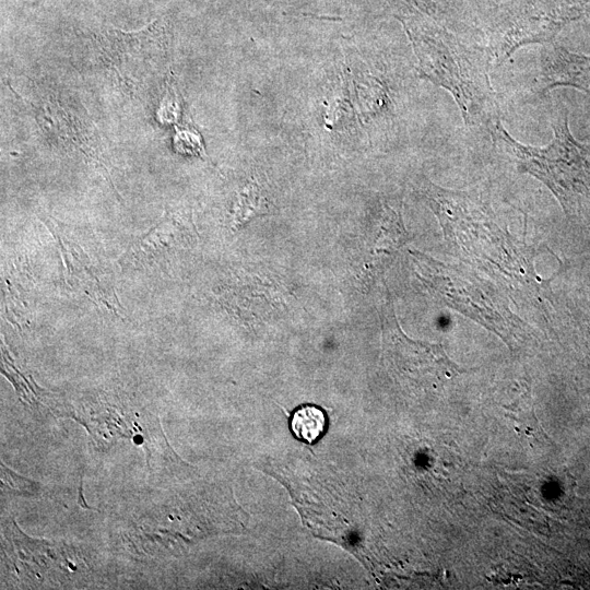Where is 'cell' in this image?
I'll return each instance as SVG.
<instances>
[{
  "label": "cell",
  "instance_id": "1",
  "mask_svg": "<svg viewBox=\"0 0 590 590\" xmlns=\"http://www.w3.org/2000/svg\"><path fill=\"white\" fill-rule=\"evenodd\" d=\"M421 194L438 217L455 252L483 268L533 307L545 309L546 282L536 275L532 256L514 243L494 220L480 194L441 188L424 180Z\"/></svg>",
  "mask_w": 590,
  "mask_h": 590
},
{
  "label": "cell",
  "instance_id": "4",
  "mask_svg": "<svg viewBox=\"0 0 590 590\" xmlns=\"http://www.w3.org/2000/svg\"><path fill=\"white\" fill-rule=\"evenodd\" d=\"M420 266L423 280L436 298L493 331L510 349L529 337L526 324L506 299L474 272L426 258Z\"/></svg>",
  "mask_w": 590,
  "mask_h": 590
},
{
  "label": "cell",
  "instance_id": "5",
  "mask_svg": "<svg viewBox=\"0 0 590 590\" xmlns=\"http://www.w3.org/2000/svg\"><path fill=\"white\" fill-rule=\"evenodd\" d=\"M169 37V21L160 17L137 32L106 30L99 35L98 45L120 83L137 94L163 74Z\"/></svg>",
  "mask_w": 590,
  "mask_h": 590
},
{
  "label": "cell",
  "instance_id": "8",
  "mask_svg": "<svg viewBox=\"0 0 590 590\" xmlns=\"http://www.w3.org/2000/svg\"><path fill=\"white\" fill-rule=\"evenodd\" d=\"M557 86H573L583 92L590 88V56L571 52L551 45L541 51L538 91L545 94Z\"/></svg>",
  "mask_w": 590,
  "mask_h": 590
},
{
  "label": "cell",
  "instance_id": "9",
  "mask_svg": "<svg viewBox=\"0 0 590 590\" xmlns=\"http://www.w3.org/2000/svg\"><path fill=\"white\" fill-rule=\"evenodd\" d=\"M327 417L322 409L314 404H302L292 414L291 430L296 438L308 444L317 441L324 433Z\"/></svg>",
  "mask_w": 590,
  "mask_h": 590
},
{
  "label": "cell",
  "instance_id": "3",
  "mask_svg": "<svg viewBox=\"0 0 590 590\" xmlns=\"http://www.w3.org/2000/svg\"><path fill=\"white\" fill-rule=\"evenodd\" d=\"M550 121L553 139L546 146L519 142L502 121L488 133L520 172L532 175L552 191L566 215L577 216L590 206V146L571 134L565 107L554 109Z\"/></svg>",
  "mask_w": 590,
  "mask_h": 590
},
{
  "label": "cell",
  "instance_id": "2",
  "mask_svg": "<svg viewBox=\"0 0 590 590\" xmlns=\"http://www.w3.org/2000/svg\"><path fill=\"white\" fill-rule=\"evenodd\" d=\"M411 39L422 74L451 94L467 127L489 132L500 111L485 49L438 30L416 28Z\"/></svg>",
  "mask_w": 590,
  "mask_h": 590
},
{
  "label": "cell",
  "instance_id": "7",
  "mask_svg": "<svg viewBox=\"0 0 590 590\" xmlns=\"http://www.w3.org/2000/svg\"><path fill=\"white\" fill-rule=\"evenodd\" d=\"M193 235L189 216L167 211L141 238L134 241L119 261L123 267L143 269L170 260L172 256L188 247Z\"/></svg>",
  "mask_w": 590,
  "mask_h": 590
},
{
  "label": "cell",
  "instance_id": "6",
  "mask_svg": "<svg viewBox=\"0 0 590 590\" xmlns=\"http://www.w3.org/2000/svg\"><path fill=\"white\" fill-rule=\"evenodd\" d=\"M47 226L58 240L68 285L95 304L103 305L117 315L120 314L121 305L109 275L76 243L62 234L59 226L50 222Z\"/></svg>",
  "mask_w": 590,
  "mask_h": 590
}]
</instances>
